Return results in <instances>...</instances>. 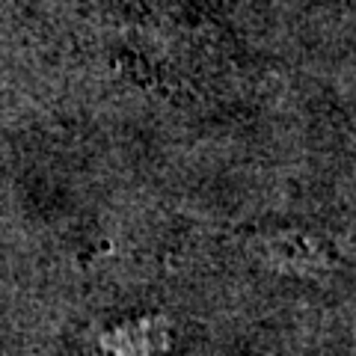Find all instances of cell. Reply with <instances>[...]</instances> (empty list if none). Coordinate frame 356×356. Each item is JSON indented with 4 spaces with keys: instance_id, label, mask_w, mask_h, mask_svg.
Segmentation results:
<instances>
[{
    "instance_id": "1",
    "label": "cell",
    "mask_w": 356,
    "mask_h": 356,
    "mask_svg": "<svg viewBox=\"0 0 356 356\" xmlns=\"http://www.w3.org/2000/svg\"><path fill=\"white\" fill-rule=\"evenodd\" d=\"M255 250H259L264 259H270L280 267H291V270H306V267H324L327 255L321 247H312V243L297 235V232H288V235H259L255 238Z\"/></svg>"
}]
</instances>
